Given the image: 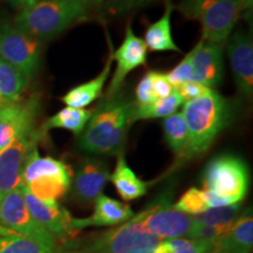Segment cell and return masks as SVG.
Segmentation results:
<instances>
[{
    "mask_svg": "<svg viewBox=\"0 0 253 253\" xmlns=\"http://www.w3.org/2000/svg\"><path fill=\"white\" fill-rule=\"evenodd\" d=\"M132 103L118 94L106 97L93 109L89 121L78 136L79 148L94 155L123 154L132 125Z\"/></svg>",
    "mask_w": 253,
    "mask_h": 253,
    "instance_id": "cell-1",
    "label": "cell"
},
{
    "mask_svg": "<svg viewBox=\"0 0 253 253\" xmlns=\"http://www.w3.org/2000/svg\"><path fill=\"white\" fill-rule=\"evenodd\" d=\"M182 113L188 129V142L178 157L179 163L204 154L220 131L229 126L231 119L229 103L214 90L185 102Z\"/></svg>",
    "mask_w": 253,
    "mask_h": 253,
    "instance_id": "cell-2",
    "label": "cell"
},
{
    "mask_svg": "<svg viewBox=\"0 0 253 253\" xmlns=\"http://www.w3.org/2000/svg\"><path fill=\"white\" fill-rule=\"evenodd\" d=\"M91 7L84 0H37L15 18V27L38 40L52 39L84 19Z\"/></svg>",
    "mask_w": 253,
    "mask_h": 253,
    "instance_id": "cell-3",
    "label": "cell"
},
{
    "mask_svg": "<svg viewBox=\"0 0 253 253\" xmlns=\"http://www.w3.org/2000/svg\"><path fill=\"white\" fill-rule=\"evenodd\" d=\"M161 240L142 225L140 213L77 243H65L61 253H154Z\"/></svg>",
    "mask_w": 253,
    "mask_h": 253,
    "instance_id": "cell-4",
    "label": "cell"
},
{
    "mask_svg": "<svg viewBox=\"0 0 253 253\" xmlns=\"http://www.w3.org/2000/svg\"><path fill=\"white\" fill-rule=\"evenodd\" d=\"M178 9L185 18L201 24L202 40L223 46L242 14L243 0H182Z\"/></svg>",
    "mask_w": 253,
    "mask_h": 253,
    "instance_id": "cell-5",
    "label": "cell"
},
{
    "mask_svg": "<svg viewBox=\"0 0 253 253\" xmlns=\"http://www.w3.org/2000/svg\"><path fill=\"white\" fill-rule=\"evenodd\" d=\"M204 190L225 199L230 204L242 203L249 191V168L235 155H220L208 163L203 172Z\"/></svg>",
    "mask_w": 253,
    "mask_h": 253,
    "instance_id": "cell-6",
    "label": "cell"
},
{
    "mask_svg": "<svg viewBox=\"0 0 253 253\" xmlns=\"http://www.w3.org/2000/svg\"><path fill=\"white\" fill-rule=\"evenodd\" d=\"M138 213L142 225L160 240L188 238L197 225L195 216L173 209L171 194L162 195Z\"/></svg>",
    "mask_w": 253,
    "mask_h": 253,
    "instance_id": "cell-7",
    "label": "cell"
},
{
    "mask_svg": "<svg viewBox=\"0 0 253 253\" xmlns=\"http://www.w3.org/2000/svg\"><path fill=\"white\" fill-rule=\"evenodd\" d=\"M0 226L52 249H59L58 240L31 216L21 185L11 191L0 192Z\"/></svg>",
    "mask_w": 253,
    "mask_h": 253,
    "instance_id": "cell-8",
    "label": "cell"
},
{
    "mask_svg": "<svg viewBox=\"0 0 253 253\" xmlns=\"http://www.w3.org/2000/svg\"><path fill=\"white\" fill-rule=\"evenodd\" d=\"M39 40L11 25L0 28V58L18 68L28 80L36 75L40 65Z\"/></svg>",
    "mask_w": 253,
    "mask_h": 253,
    "instance_id": "cell-9",
    "label": "cell"
},
{
    "mask_svg": "<svg viewBox=\"0 0 253 253\" xmlns=\"http://www.w3.org/2000/svg\"><path fill=\"white\" fill-rule=\"evenodd\" d=\"M45 134L41 128H32L0 151V192L20 188L25 164Z\"/></svg>",
    "mask_w": 253,
    "mask_h": 253,
    "instance_id": "cell-10",
    "label": "cell"
},
{
    "mask_svg": "<svg viewBox=\"0 0 253 253\" xmlns=\"http://www.w3.org/2000/svg\"><path fill=\"white\" fill-rule=\"evenodd\" d=\"M21 190L31 216L58 242L67 240L77 232L73 227L71 213L58 202L41 201L32 195L24 185H21Z\"/></svg>",
    "mask_w": 253,
    "mask_h": 253,
    "instance_id": "cell-11",
    "label": "cell"
},
{
    "mask_svg": "<svg viewBox=\"0 0 253 253\" xmlns=\"http://www.w3.org/2000/svg\"><path fill=\"white\" fill-rule=\"evenodd\" d=\"M39 110L40 97L38 95L0 108V151L6 149L24 132L34 128Z\"/></svg>",
    "mask_w": 253,
    "mask_h": 253,
    "instance_id": "cell-12",
    "label": "cell"
},
{
    "mask_svg": "<svg viewBox=\"0 0 253 253\" xmlns=\"http://www.w3.org/2000/svg\"><path fill=\"white\" fill-rule=\"evenodd\" d=\"M148 48L141 38L136 37L130 25L126 31V37L121 46L113 52V59L116 60V71L108 86L106 97H112L119 93L126 75L135 68L145 65Z\"/></svg>",
    "mask_w": 253,
    "mask_h": 253,
    "instance_id": "cell-13",
    "label": "cell"
},
{
    "mask_svg": "<svg viewBox=\"0 0 253 253\" xmlns=\"http://www.w3.org/2000/svg\"><path fill=\"white\" fill-rule=\"evenodd\" d=\"M109 168L99 158H84L79 164L78 171L72 178L73 197L80 203H93L109 179Z\"/></svg>",
    "mask_w": 253,
    "mask_h": 253,
    "instance_id": "cell-14",
    "label": "cell"
},
{
    "mask_svg": "<svg viewBox=\"0 0 253 253\" xmlns=\"http://www.w3.org/2000/svg\"><path fill=\"white\" fill-rule=\"evenodd\" d=\"M231 69L238 90L251 97L253 93V43L251 37L243 31H237L227 42Z\"/></svg>",
    "mask_w": 253,
    "mask_h": 253,
    "instance_id": "cell-15",
    "label": "cell"
},
{
    "mask_svg": "<svg viewBox=\"0 0 253 253\" xmlns=\"http://www.w3.org/2000/svg\"><path fill=\"white\" fill-rule=\"evenodd\" d=\"M192 67V81L208 88L217 87L223 79V46L208 43L203 40L188 53Z\"/></svg>",
    "mask_w": 253,
    "mask_h": 253,
    "instance_id": "cell-16",
    "label": "cell"
},
{
    "mask_svg": "<svg viewBox=\"0 0 253 253\" xmlns=\"http://www.w3.org/2000/svg\"><path fill=\"white\" fill-rule=\"evenodd\" d=\"M134 216L128 204L121 203L101 194L94 201V212L88 218H73L74 230H82L90 226H118Z\"/></svg>",
    "mask_w": 253,
    "mask_h": 253,
    "instance_id": "cell-17",
    "label": "cell"
},
{
    "mask_svg": "<svg viewBox=\"0 0 253 253\" xmlns=\"http://www.w3.org/2000/svg\"><path fill=\"white\" fill-rule=\"evenodd\" d=\"M253 218L251 209L240 212L229 230L212 244L210 253H251Z\"/></svg>",
    "mask_w": 253,
    "mask_h": 253,
    "instance_id": "cell-18",
    "label": "cell"
},
{
    "mask_svg": "<svg viewBox=\"0 0 253 253\" xmlns=\"http://www.w3.org/2000/svg\"><path fill=\"white\" fill-rule=\"evenodd\" d=\"M113 52L112 45H110L109 56L107 59L106 65L102 69V72L94 78L93 80L82 84L80 86L72 88L65 96L62 97V102L67 104V107H73V108H82L84 109L97 100L102 94L103 87L106 84V81L108 80L110 74V69L113 65Z\"/></svg>",
    "mask_w": 253,
    "mask_h": 253,
    "instance_id": "cell-19",
    "label": "cell"
},
{
    "mask_svg": "<svg viewBox=\"0 0 253 253\" xmlns=\"http://www.w3.org/2000/svg\"><path fill=\"white\" fill-rule=\"evenodd\" d=\"M47 176L72 179L73 172L71 167L62 161L52 157H41L38 149H34L25 164L21 184H27L33 179Z\"/></svg>",
    "mask_w": 253,
    "mask_h": 253,
    "instance_id": "cell-20",
    "label": "cell"
},
{
    "mask_svg": "<svg viewBox=\"0 0 253 253\" xmlns=\"http://www.w3.org/2000/svg\"><path fill=\"white\" fill-rule=\"evenodd\" d=\"M173 5L167 0L166 11L161 19L155 21L148 27L144 34V43L147 48L153 52H164V50H173L181 53L171 37V14Z\"/></svg>",
    "mask_w": 253,
    "mask_h": 253,
    "instance_id": "cell-21",
    "label": "cell"
},
{
    "mask_svg": "<svg viewBox=\"0 0 253 253\" xmlns=\"http://www.w3.org/2000/svg\"><path fill=\"white\" fill-rule=\"evenodd\" d=\"M109 179L123 201H134L147 194L148 183L142 181L128 167L123 154L119 155L118 162Z\"/></svg>",
    "mask_w": 253,
    "mask_h": 253,
    "instance_id": "cell-22",
    "label": "cell"
},
{
    "mask_svg": "<svg viewBox=\"0 0 253 253\" xmlns=\"http://www.w3.org/2000/svg\"><path fill=\"white\" fill-rule=\"evenodd\" d=\"M28 82L18 68L0 58V96L6 104L20 102Z\"/></svg>",
    "mask_w": 253,
    "mask_h": 253,
    "instance_id": "cell-23",
    "label": "cell"
},
{
    "mask_svg": "<svg viewBox=\"0 0 253 253\" xmlns=\"http://www.w3.org/2000/svg\"><path fill=\"white\" fill-rule=\"evenodd\" d=\"M184 103L182 97L175 90L171 95L164 99H156L151 103L148 104H136L132 103L131 108V121H140V120H150V119H161L168 118L176 113V110Z\"/></svg>",
    "mask_w": 253,
    "mask_h": 253,
    "instance_id": "cell-24",
    "label": "cell"
},
{
    "mask_svg": "<svg viewBox=\"0 0 253 253\" xmlns=\"http://www.w3.org/2000/svg\"><path fill=\"white\" fill-rule=\"evenodd\" d=\"M93 109H82V108H73V107H66L56 113L54 116L49 118L41 126L43 131L49 130V129H66L74 132L79 136L84 129V126L89 121Z\"/></svg>",
    "mask_w": 253,
    "mask_h": 253,
    "instance_id": "cell-25",
    "label": "cell"
},
{
    "mask_svg": "<svg viewBox=\"0 0 253 253\" xmlns=\"http://www.w3.org/2000/svg\"><path fill=\"white\" fill-rule=\"evenodd\" d=\"M0 253H61L36 240L28 239L13 231L0 226Z\"/></svg>",
    "mask_w": 253,
    "mask_h": 253,
    "instance_id": "cell-26",
    "label": "cell"
},
{
    "mask_svg": "<svg viewBox=\"0 0 253 253\" xmlns=\"http://www.w3.org/2000/svg\"><path fill=\"white\" fill-rule=\"evenodd\" d=\"M72 179L60 178V177H40L33 179L27 184H21L32 195L41 201H58L71 188Z\"/></svg>",
    "mask_w": 253,
    "mask_h": 253,
    "instance_id": "cell-27",
    "label": "cell"
},
{
    "mask_svg": "<svg viewBox=\"0 0 253 253\" xmlns=\"http://www.w3.org/2000/svg\"><path fill=\"white\" fill-rule=\"evenodd\" d=\"M242 203H235L225 207L210 208L201 214L195 216L199 225L213 227L225 233L240 214Z\"/></svg>",
    "mask_w": 253,
    "mask_h": 253,
    "instance_id": "cell-28",
    "label": "cell"
},
{
    "mask_svg": "<svg viewBox=\"0 0 253 253\" xmlns=\"http://www.w3.org/2000/svg\"><path fill=\"white\" fill-rule=\"evenodd\" d=\"M164 140L172 153L181 156L188 142V129L183 113H175L163 121Z\"/></svg>",
    "mask_w": 253,
    "mask_h": 253,
    "instance_id": "cell-29",
    "label": "cell"
},
{
    "mask_svg": "<svg viewBox=\"0 0 253 253\" xmlns=\"http://www.w3.org/2000/svg\"><path fill=\"white\" fill-rule=\"evenodd\" d=\"M212 243L190 238L161 240L154 253H210Z\"/></svg>",
    "mask_w": 253,
    "mask_h": 253,
    "instance_id": "cell-30",
    "label": "cell"
},
{
    "mask_svg": "<svg viewBox=\"0 0 253 253\" xmlns=\"http://www.w3.org/2000/svg\"><path fill=\"white\" fill-rule=\"evenodd\" d=\"M172 207L177 211H181L190 216H197L210 209L205 199L204 191L197 188H190Z\"/></svg>",
    "mask_w": 253,
    "mask_h": 253,
    "instance_id": "cell-31",
    "label": "cell"
},
{
    "mask_svg": "<svg viewBox=\"0 0 253 253\" xmlns=\"http://www.w3.org/2000/svg\"><path fill=\"white\" fill-rule=\"evenodd\" d=\"M175 90L178 93V95L182 97V100L184 101L185 103V102H189V101L205 96V95H208L212 89L205 87L204 84H199V82L186 81L184 84L175 87Z\"/></svg>",
    "mask_w": 253,
    "mask_h": 253,
    "instance_id": "cell-32",
    "label": "cell"
},
{
    "mask_svg": "<svg viewBox=\"0 0 253 253\" xmlns=\"http://www.w3.org/2000/svg\"><path fill=\"white\" fill-rule=\"evenodd\" d=\"M167 78L173 88L184 84L186 81H192V67L188 54L184 56V59L169 74H167Z\"/></svg>",
    "mask_w": 253,
    "mask_h": 253,
    "instance_id": "cell-33",
    "label": "cell"
},
{
    "mask_svg": "<svg viewBox=\"0 0 253 253\" xmlns=\"http://www.w3.org/2000/svg\"><path fill=\"white\" fill-rule=\"evenodd\" d=\"M151 84H153L155 99H164L175 91V88L168 80L167 74L164 73L151 71Z\"/></svg>",
    "mask_w": 253,
    "mask_h": 253,
    "instance_id": "cell-34",
    "label": "cell"
},
{
    "mask_svg": "<svg viewBox=\"0 0 253 253\" xmlns=\"http://www.w3.org/2000/svg\"><path fill=\"white\" fill-rule=\"evenodd\" d=\"M155 95L153 91V84H151V71L148 72L136 87V104H148L155 101Z\"/></svg>",
    "mask_w": 253,
    "mask_h": 253,
    "instance_id": "cell-35",
    "label": "cell"
},
{
    "mask_svg": "<svg viewBox=\"0 0 253 253\" xmlns=\"http://www.w3.org/2000/svg\"><path fill=\"white\" fill-rule=\"evenodd\" d=\"M150 1L151 0H115V1L110 2V6L116 13H123V12L141 7Z\"/></svg>",
    "mask_w": 253,
    "mask_h": 253,
    "instance_id": "cell-36",
    "label": "cell"
},
{
    "mask_svg": "<svg viewBox=\"0 0 253 253\" xmlns=\"http://www.w3.org/2000/svg\"><path fill=\"white\" fill-rule=\"evenodd\" d=\"M7 1L17 8H25L27 6L33 5L37 0H7Z\"/></svg>",
    "mask_w": 253,
    "mask_h": 253,
    "instance_id": "cell-37",
    "label": "cell"
},
{
    "mask_svg": "<svg viewBox=\"0 0 253 253\" xmlns=\"http://www.w3.org/2000/svg\"><path fill=\"white\" fill-rule=\"evenodd\" d=\"M84 1H86L87 4L90 6V7H93V6H97V5H100L101 2L103 1V0H84Z\"/></svg>",
    "mask_w": 253,
    "mask_h": 253,
    "instance_id": "cell-38",
    "label": "cell"
},
{
    "mask_svg": "<svg viewBox=\"0 0 253 253\" xmlns=\"http://www.w3.org/2000/svg\"><path fill=\"white\" fill-rule=\"evenodd\" d=\"M5 104H6V103L4 102V100H2L1 96H0V108H2V107H4Z\"/></svg>",
    "mask_w": 253,
    "mask_h": 253,
    "instance_id": "cell-39",
    "label": "cell"
},
{
    "mask_svg": "<svg viewBox=\"0 0 253 253\" xmlns=\"http://www.w3.org/2000/svg\"><path fill=\"white\" fill-rule=\"evenodd\" d=\"M113 1H115V0H110V2H113Z\"/></svg>",
    "mask_w": 253,
    "mask_h": 253,
    "instance_id": "cell-40",
    "label": "cell"
}]
</instances>
